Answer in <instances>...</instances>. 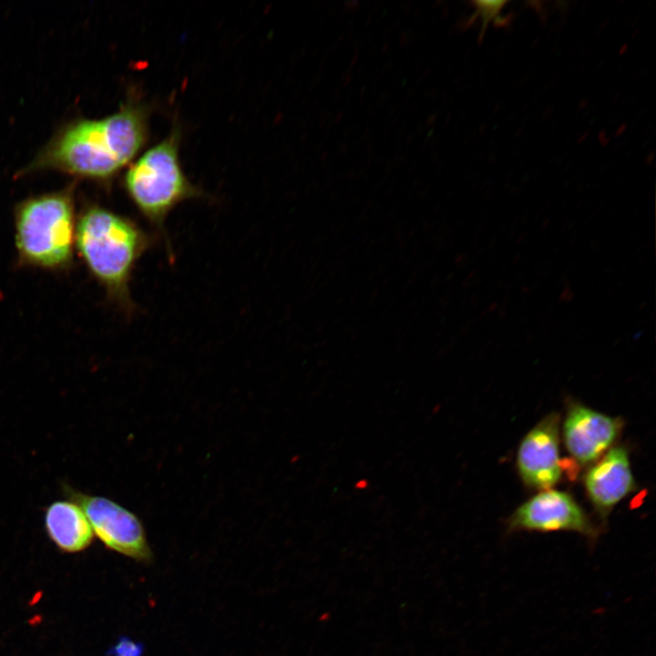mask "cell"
<instances>
[{
  "label": "cell",
  "mask_w": 656,
  "mask_h": 656,
  "mask_svg": "<svg viewBox=\"0 0 656 656\" xmlns=\"http://www.w3.org/2000/svg\"><path fill=\"white\" fill-rule=\"evenodd\" d=\"M44 526L49 538L66 552H78L92 542L94 533L83 509L75 502L56 500L44 511Z\"/></svg>",
  "instance_id": "cell-10"
},
{
  "label": "cell",
  "mask_w": 656,
  "mask_h": 656,
  "mask_svg": "<svg viewBox=\"0 0 656 656\" xmlns=\"http://www.w3.org/2000/svg\"><path fill=\"white\" fill-rule=\"evenodd\" d=\"M588 495L602 515L634 489L630 459L623 446L610 448L585 476Z\"/></svg>",
  "instance_id": "cell-9"
},
{
  "label": "cell",
  "mask_w": 656,
  "mask_h": 656,
  "mask_svg": "<svg viewBox=\"0 0 656 656\" xmlns=\"http://www.w3.org/2000/svg\"><path fill=\"white\" fill-rule=\"evenodd\" d=\"M61 488L67 499L83 509L93 533L107 548L138 560L151 559L145 529L135 513L110 498L84 493L67 483Z\"/></svg>",
  "instance_id": "cell-5"
},
{
  "label": "cell",
  "mask_w": 656,
  "mask_h": 656,
  "mask_svg": "<svg viewBox=\"0 0 656 656\" xmlns=\"http://www.w3.org/2000/svg\"><path fill=\"white\" fill-rule=\"evenodd\" d=\"M148 137L149 108L129 100L114 114L67 126L44 149L34 167L108 179L137 156Z\"/></svg>",
  "instance_id": "cell-1"
},
{
  "label": "cell",
  "mask_w": 656,
  "mask_h": 656,
  "mask_svg": "<svg viewBox=\"0 0 656 656\" xmlns=\"http://www.w3.org/2000/svg\"><path fill=\"white\" fill-rule=\"evenodd\" d=\"M511 530L576 531L590 538L599 532L583 509L566 492L546 489L522 504L508 521Z\"/></svg>",
  "instance_id": "cell-6"
},
{
  "label": "cell",
  "mask_w": 656,
  "mask_h": 656,
  "mask_svg": "<svg viewBox=\"0 0 656 656\" xmlns=\"http://www.w3.org/2000/svg\"><path fill=\"white\" fill-rule=\"evenodd\" d=\"M155 241L132 219L98 205L86 208L77 221L75 245L87 270L108 299L128 315L136 310L133 272Z\"/></svg>",
  "instance_id": "cell-2"
},
{
  "label": "cell",
  "mask_w": 656,
  "mask_h": 656,
  "mask_svg": "<svg viewBox=\"0 0 656 656\" xmlns=\"http://www.w3.org/2000/svg\"><path fill=\"white\" fill-rule=\"evenodd\" d=\"M505 4L506 2L504 1H478L474 3L477 8L476 15H479L483 17L484 26L482 30H485L486 26L492 18H495L499 15L500 10Z\"/></svg>",
  "instance_id": "cell-11"
},
{
  "label": "cell",
  "mask_w": 656,
  "mask_h": 656,
  "mask_svg": "<svg viewBox=\"0 0 656 656\" xmlns=\"http://www.w3.org/2000/svg\"><path fill=\"white\" fill-rule=\"evenodd\" d=\"M559 417H544L522 439L517 456L518 469L524 483L533 488L549 489L562 474L559 458Z\"/></svg>",
  "instance_id": "cell-7"
},
{
  "label": "cell",
  "mask_w": 656,
  "mask_h": 656,
  "mask_svg": "<svg viewBox=\"0 0 656 656\" xmlns=\"http://www.w3.org/2000/svg\"><path fill=\"white\" fill-rule=\"evenodd\" d=\"M143 647L140 643L132 641L128 638H121L109 651L113 656H141Z\"/></svg>",
  "instance_id": "cell-12"
},
{
  "label": "cell",
  "mask_w": 656,
  "mask_h": 656,
  "mask_svg": "<svg viewBox=\"0 0 656 656\" xmlns=\"http://www.w3.org/2000/svg\"><path fill=\"white\" fill-rule=\"evenodd\" d=\"M620 425L617 418L581 405H573L568 410L563 425L566 447L579 463L594 462L615 441Z\"/></svg>",
  "instance_id": "cell-8"
},
{
  "label": "cell",
  "mask_w": 656,
  "mask_h": 656,
  "mask_svg": "<svg viewBox=\"0 0 656 656\" xmlns=\"http://www.w3.org/2000/svg\"><path fill=\"white\" fill-rule=\"evenodd\" d=\"M179 141V131L175 128L132 162L124 178V188L132 203L165 240L169 214L181 202L203 196L182 169Z\"/></svg>",
  "instance_id": "cell-3"
},
{
  "label": "cell",
  "mask_w": 656,
  "mask_h": 656,
  "mask_svg": "<svg viewBox=\"0 0 656 656\" xmlns=\"http://www.w3.org/2000/svg\"><path fill=\"white\" fill-rule=\"evenodd\" d=\"M77 221L71 190L24 200L15 210V241L23 264L63 270L71 264Z\"/></svg>",
  "instance_id": "cell-4"
}]
</instances>
